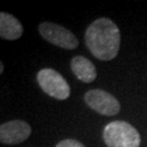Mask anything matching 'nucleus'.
Returning <instances> with one entry per match:
<instances>
[{
  "instance_id": "1",
  "label": "nucleus",
  "mask_w": 147,
  "mask_h": 147,
  "mask_svg": "<svg viewBox=\"0 0 147 147\" xmlns=\"http://www.w3.org/2000/svg\"><path fill=\"white\" fill-rule=\"evenodd\" d=\"M120 30L108 18H99L89 24L85 32V44L95 58L110 61L120 49Z\"/></svg>"
},
{
  "instance_id": "2",
  "label": "nucleus",
  "mask_w": 147,
  "mask_h": 147,
  "mask_svg": "<svg viewBox=\"0 0 147 147\" xmlns=\"http://www.w3.org/2000/svg\"><path fill=\"white\" fill-rule=\"evenodd\" d=\"M104 142L108 147H140L141 135L126 121H112L102 132Z\"/></svg>"
},
{
  "instance_id": "3",
  "label": "nucleus",
  "mask_w": 147,
  "mask_h": 147,
  "mask_svg": "<svg viewBox=\"0 0 147 147\" xmlns=\"http://www.w3.org/2000/svg\"><path fill=\"white\" fill-rule=\"evenodd\" d=\"M37 83L44 93L58 100H65L70 97L71 87L58 71L50 68L42 69L37 73Z\"/></svg>"
},
{
  "instance_id": "4",
  "label": "nucleus",
  "mask_w": 147,
  "mask_h": 147,
  "mask_svg": "<svg viewBox=\"0 0 147 147\" xmlns=\"http://www.w3.org/2000/svg\"><path fill=\"white\" fill-rule=\"evenodd\" d=\"M42 37L48 42L60 48L73 50L79 46V39L72 32L51 22H42L38 26Z\"/></svg>"
},
{
  "instance_id": "5",
  "label": "nucleus",
  "mask_w": 147,
  "mask_h": 147,
  "mask_svg": "<svg viewBox=\"0 0 147 147\" xmlns=\"http://www.w3.org/2000/svg\"><path fill=\"white\" fill-rule=\"evenodd\" d=\"M89 108L102 116H116L120 112V104L113 95L102 89H92L84 95Z\"/></svg>"
},
{
  "instance_id": "6",
  "label": "nucleus",
  "mask_w": 147,
  "mask_h": 147,
  "mask_svg": "<svg viewBox=\"0 0 147 147\" xmlns=\"http://www.w3.org/2000/svg\"><path fill=\"white\" fill-rule=\"evenodd\" d=\"M32 133L31 125L23 120H12L0 125V142L16 145L26 141Z\"/></svg>"
},
{
  "instance_id": "7",
  "label": "nucleus",
  "mask_w": 147,
  "mask_h": 147,
  "mask_svg": "<svg viewBox=\"0 0 147 147\" xmlns=\"http://www.w3.org/2000/svg\"><path fill=\"white\" fill-rule=\"evenodd\" d=\"M71 70L83 83H92L97 78V70L94 63L83 56H75L71 59Z\"/></svg>"
},
{
  "instance_id": "8",
  "label": "nucleus",
  "mask_w": 147,
  "mask_h": 147,
  "mask_svg": "<svg viewBox=\"0 0 147 147\" xmlns=\"http://www.w3.org/2000/svg\"><path fill=\"white\" fill-rule=\"evenodd\" d=\"M23 35L21 22L10 13H0V36L7 40H16Z\"/></svg>"
},
{
  "instance_id": "9",
  "label": "nucleus",
  "mask_w": 147,
  "mask_h": 147,
  "mask_svg": "<svg viewBox=\"0 0 147 147\" xmlns=\"http://www.w3.org/2000/svg\"><path fill=\"white\" fill-rule=\"evenodd\" d=\"M56 147H85L83 144L76 140H72V138H67L63 140L61 142H59Z\"/></svg>"
},
{
  "instance_id": "10",
  "label": "nucleus",
  "mask_w": 147,
  "mask_h": 147,
  "mask_svg": "<svg viewBox=\"0 0 147 147\" xmlns=\"http://www.w3.org/2000/svg\"><path fill=\"white\" fill-rule=\"evenodd\" d=\"M3 68H5V65H3V63L0 62V73H3Z\"/></svg>"
}]
</instances>
